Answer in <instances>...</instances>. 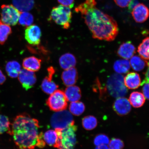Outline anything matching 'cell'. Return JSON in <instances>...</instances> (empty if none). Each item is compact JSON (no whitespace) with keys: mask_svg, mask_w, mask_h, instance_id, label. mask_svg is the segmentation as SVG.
I'll return each mask as SVG.
<instances>
[{"mask_svg":"<svg viewBox=\"0 0 149 149\" xmlns=\"http://www.w3.org/2000/svg\"><path fill=\"white\" fill-rule=\"evenodd\" d=\"M61 77L63 83L66 86L73 85L78 79L77 70L74 67L65 70L61 74Z\"/></svg>","mask_w":149,"mask_h":149,"instance_id":"cell-15","label":"cell"},{"mask_svg":"<svg viewBox=\"0 0 149 149\" xmlns=\"http://www.w3.org/2000/svg\"><path fill=\"white\" fill-rule=\"evenodd\" d=\"M33 15L27 12L20 13L19 23L20 25L24 26L29 27L33 24Z\"/></svg>","mask_w":149,"mask_h":149,"instance_id":"cell-30","label":"cell"},{"mask_svg":"<svg viewBox=\"0 0 149 149\" xmlns=\"http://www.w3.org/2000/svg\"><path fill=\"white\" fill-rule=\"evenodd\" d=\"M137 52L143 59L149 60V37L143 40L138 48Z\"/></svg>","mask_w":149,"mask_h":149,"instance_id":"cell-25","label":"cell"},{"mask_svg":"<svg viewBox=\"0 0 149 149\" xmlns=\"http://www.w3.org/2000/svg\"><path fill=\"white\" fill-rule=\"evenodd\" d=\"M6 80V77L3 73L1 70H0V85L3 84Z\"/></svg>","mask_w":149,"mask_h":149,"instance_id":"cell-40","label":"cell"},{"mask_svg":"<svg viewBox=\"0 0 149 149\" xmlns=\"http://www.w3.org/2000/svg\"><path fill=\"white\" fill-rule=\"evenodd\" d=\"M38 121L27 113L15 118L8 132L13 136L15 144L20 149L42 148L46 146L43 133L40 130Z\"/></svg>","mask_w":149,"mask_h":149,"instance_id":"cell-1","label":"cell"},{"mask_svg":"<svg viewBox=\"0 0 149 149\" xmlns=\"http://www.w3.org/2000/svg\"><path fill=\"white\" fill-rule=\"evenodd\" d=\"M97 120L94 116H86L83 119V126L87 130H92L94 129L97 126Z\"/></svg>","mask_w":149,"mask_h":149,"instance_id":"cell-31","label":"cell"},{"mask_svg":"<svg viewBox=\"0 0 149 149\" xmlns=\"http://www.w3.org/2000/svg\"><path fill=\"white\" fill-rule=\"evenodd\" d=\"M109 149H123L124 144L123 141L118 139H112L109 143Z\"/></svg>","mask_w":149,"mask_h":149,"instance_id":"cell-34","label":"cell"},{"mask_svg":"<svg viewBox=\"0 0 149 149\" xmlns=\"http://www.w3.org/2000/svg\"><path fill=\"white\" fill-rule=\"evenodd\" d=\"M132 0H114L115 2L121 8H125L128 6Z\"/></svg>","mask_w":149,"mask_h":149,"instance_id":"cell-36","label":"cell"},{"mask_svg":"<svg viewBox=\"0 0 149 149\" xmlns=\"http://www.w3.org/2000/svg\"><path fill=\"white\" fill-rule=\"evenodd\" d=\"M41 36V31L38 26L35 25H31L26 29L25 38L29 44L33 45L40 44Z\"/></svg>","mask_w":149,"mask_h":149,"instance_id":"cell-12","label":"cell"},{"mask_svg":"<svg viewBox=\"0 0 149 149\" xmlns=\"http://www.w3.org/2000/svg\"><path fill=\"white\" fill-rule=\"evenodd\" d=\"M124 83L126 87L128 89H137L141 85V78L136 72H129L124 77Z\"/></svg>","mask_w":149,"mask_h":149,"instance_id":"cell-16","label":"cell"},{"mask_svg":"<svg viewBox=\"0 0 149 149\" xmlns=\"http://www.w3.org/2000/svg\"><path fill=\"white\" fill-rule=\"evenodd\" d=\"M113 108L117 114L120 116H124L130 113L131 109V104L127 99L119 97L113 103Z\"/></svg>","mask_w":149,"mask_h":149,"instance_id":"cell-14","label":"cell"},{"mask_svg":"<svg viewBox=\"0 0 149 149\" xmlns=\"http://www.w3.org/2000/svg\"><path fill=\"white\" fill-rule=\"evenodd\" d=\"M96 4L95 0H86L84 2L76 7L74 10L76 13H81L82 15L88 9L95 7Z\"/></svg>","mask_w":149,"mask_h":149,"instance_id":"cell-29","label":"cell"},{"mask_svg":"<svg viewBox=\"0 0 149 149\" xmlns=\"http://www.w3.org/2000/svg\"><path fill=\"white\" fill-rule=\"evenodd\" d=\"M109 140L107 135L104 134H100L95 137L94 144L96 146L100 145H107L109 144Z\"/></svg>","mask_w":149,"mask_h":149,"instance_id":"cell-33","label":"cell"},{"mask_svg":"<svg viewBox=\"0 0 149 149\" xmlns=\"http://www.w3.org/2000/svg\"><path fill=\"white\" fill-rule=\"evenodd\" d=\"M48 75L43 80L41 84V88L47 94H51L55 92L58 87V86L53 81L54 74L55 71L53 67L47 68Z\"/></svg>","mask_w":149,"mask_h":149,"instance_id":"cell-9","label":"cell"},{"mask_svg":"<svg viewBox=\"0 0 149 149\" xmlns=\"http://www.w3.org/2000/svg\"><path fill=\"white\" fill-rule=\"evenodd\" d=\"M14 6L20 13L31 10L34 5V0H13Z\"/></svg>","mask_w":149,"mask_h":149,"instance_id":"cell-21","label":"cell"},{"mask_svg":"<svg viewBox=\"0 0 149 149\" xmlns=\"http://www.w3.org/2000/svg\"><path fill=\"white\" fill-rule=\"evenodd\" d=\"M106 89L109 94L115 98L123 97L128 92L125 85L124 76L119 74H112L108 79Z\"/></svg>","mask_w":149,"mask_h":149,"instance_id":"cell-3","label":"cell"},{"mask_svg":"<svg viewBox=\"0 0 149 149\" xmlns=\"http://www.w3.org/2000/svg\"><path fill=\"white\" fill-rule=\"evenodd\" d=\"M65 94L67 100L70 102L79 101L81 97V91L79 87L70 86L65 89Z\"/></svg>","mask_w":149,"mask_h":149,"instance_id":"cell-19","label":"cell"},{"mask_svg":"<svg viewBox=\"0 0 149 149\" xmlns=\"http://www.w3.org/2000/svg\"><path fill=\"white\" fill-rule=\"evenodd\" d=\"M51 125L55 130H62L74 124L70 112L64 110L56 111L52 115L50 120Z\"/></svg>","mask_w":149,"mask_h":149,"instance_id":"cell-5","label":"cell"},{"mask_svg":"<svg viewBox=\"0 0 149 149\" xmlns=\"http://www.w3.org/2000/svg\"><path fill=\"white\" fill-rule=\"evenodd\" d=\"M77 126H70L61 130V141L62 149L73 148L77 143L76 132Z\"/></svg>","mask_w":149,"mask_h":149,"instance_id":"cell-8","label":"cell"},{"mask_svg":"<svg viewBox=\"0 0 149 149\" xmlns=\"http://www.w3.org/2000/svg\"><path fill=\"white\" fill-rule=\"evenodd\" d=\"M1 9V21L2 23L8 25H15L21 13L12 5H3Z\"/></svg>","mask_w":149,"mask_h":149,"instance_id":"cell-7","label":"cell"},{"mask_svg":"<svg viewBox=\"0 0 149 149\" xmlns=\"http://www.w3.org/2000/svg\"><path fill=\"white\" fill-rule=\"evenodd\" d=\"M130 65L127 59H120L115 61L113 65V70L117 74H125L129 70Z\"/></svg>","mask_w":149,"mask_h":149,"instance_id":"cell-24","label":"cell"},{"mask_svg":"<svg viewBox=\"0 0 149 149\" xmlns=\"http://www.w3.org/2000/svg\"><path fill=\"white\" fill-rule=\"evenodd\" d=\"M143 85H144L142 89L143 95L145 98L149 100V83H145Z\"/></svg>","mask_w":149,"mask_h":149,"instance_id":"cell-37","label":"cell"},{"mask_svg":"<svg viewBox=\"0 0 149 149\" xmlns=\"http://www.w3.org/2000/svg\"><path fill=\"white\" fill-rule=\"evenodd\" d=\"M40 59L34 56L26 58L23 61V66L25 69L32 72L38 71L41 67Z\"/></svg>","mask_w":149,"mask_h":149,"instance_id":"cell-18","label":"cell"},{"mask_svg":"<svg viewBox=\"0 0 149 149\" xmlns=\"http://www.w3.org/2000/svg\"><path fill=\"white\" fill-rule=\"evenodd\" d=\"M143 59L137 56H134L131 57L130 64L134 70L139 72L144 69L146 64V61Z\"/></svg>","mask_w":149,"mask_h":149,"instance_id":"cell-26","label":"cell"},{"mask_svg":"<svg viewBox=\"0 0 149 149\" xmlns=\"http://www.w3.org/2000/svg\"><path fill=\"white\" fill-rule=\"evenodd\" d=\"M61 130H49L43 135L45 142L48 145L58 149H62L61 141Z\"/></svg>","mask_w":149,"mask_h":149,"instance_id":"cell-10","label":"cell"},{"mask_svg":"<svg viewBox=\"0 0 149 149\" xmlns=\"http://www.w3.org/2000/svg\"><path fill=\"white\" fill-rule=\"evenodd\" d=\"M146 64L148 65V68L145 74V79L143 80L141 85L145 83H149V61H146Z\"/></svg>","mask_w":149,"mask_h":149,"instance_id":"cell-38","label":"cell"},{"mask_svg":"<svg viewBox=\"0 0 149 149\" xmlns=\"http://www.w3.org/2000/svg\"><path fill=\"white\" fill-rule=\"evenodd\" d=\"M70 149H74L73 148Z\"/></svg>","mask_w":149,"mask_h":149,"instance_id":"cell-42","label":"cell"},{"mask_svg":"<svg viewBox=\"0 0 149 149\" xmlns=\"http://www.w3.org/2000/svg\"><path fill=\"white\" fill-rule=\"evenodd\" d=\"M139 2L137 0H132L130 2L128 5V9L130 11H131L133 10V9L136 6V5L138 4Z\"/></svg>","mask_w":149,"mask_h":149,"instance_id":"cell-39","label":"cell"},{"mask_svg":"<svg viewBox=\"0 0 149 149\" xmlns=\"http://www.w3.org/2000/svg\"><path fill=\"white\" fill-rule=\"evenodd\" d=\"M72 17L70 8L60 5L52 9L49 19L61 26L64 29H68L70 26Z\"/></svg>","mask_w":149,"mask_h":149,"instance_id":"cell-4","label":"cell"},{"mask_svg":"<svg viewBox=\"0 0 149 149\" xmlns=\"http://www.w3.org/2000/svg\"><path fill=\"white\" fill-rule=\"evenodd\" d=\"M95 149H109V147L107 145H100L99 146H97Z\"/></svg>","mask_w":149,"mask_h":149,"instance_id":"cell-41","label":"cell"},{"mask_svg":"<svg viewBox=\"0 0 149 149\" xmlns=\"http://www.w3.org/2000/svg\"><path fill=\"white\" fill-rule=\"evenodd\" d=\"M57 1L61 5L70 8L74 6V0H57Z\"/></svg>","mask_w":149,"mask_h":149,"instance_id":"cell-35","label":"cell"},{"mask_svg":"<svg viewBox=\"0 0 149 149\" xmlns=\"http://www.w3.org/2000/svg\"><path fill=\"white\" fill-rule=\"evenodd\" d=\"M68 102L64 92L61 90H57L51 94L46 103L51 110L56 112L66 109Z\"/></svg>","mask_w":149,"mask_h":149,"instance_id":"cell-6","label":"cell"},{"mask_svg":"<svg viewBox=\"0 0 149 149\" xmlns=\"http://www.w3.org/2000/svg\"><path fill=\"white\" fill-rule=\"evenodd\" d=\"M18 77L19 81L22 86L26 91L32 88L37 81L34 72L25 69L20 71Z\"/></svg>","mask_w":149,"mask_h":149,"instance_id":"cell-11","label":"cell"},{"mask_svg":"<svg viewBox=\"0 0 149 149\" xmlns=\"http://www.w3.org/2000/svg\"><path fill=\"white\" fill-rule=\"evenodd\" d=\"M59 64L63 69L66 70L73 68L76 64V60L74 55L66 53L61 56L59 59Z\"/></svg>","mask_w":149,"mask_h":149,"instance_id":"cell-20","label":"cell"},{"mask_svg":"<svg viewBox=\"0 0 149 149\" xmlns=\"http://www.w3.org/2000/svg\"><path fill=\"white\" fill-rule=\"evenodd\" d=\"M12 32V29L10 26L2 23L0 20V44L5 43Z\"/></svg>","mask_w":149,"mask_h":149,"instance_id":"cell-27","label":"cell"},{"mask_svg":"<svg viewBox=\"0 0 149 149\" xmlns=\"http://www.w3.org/2000/svg\"><path fill=\"white\" fill-rule=\"evenodd\" d=\"M145 100L144 95L140 92H134L130 95L129 102L134 107L139 108L142 107L145 103Z\"/></svg>","mask_w":149,"mask_h":149,"instance_id":"cell-23","label":"cell"},{"mask_svg":"<svg viewBox=\"0 0 149 149\" xmlns=\"http://www.w3.org/2000/svg\"><path fill=\"white\" fill-rule=\"evenodd\" d=\"M85 106L82 102H75L70 104L69 109L71 113L76 116L81 115L85 110Z\"/></svg>","mask_w":149,"mask_h":149,"instance_id":"cell-28","label":"cell"},{"mask_svg":"<svg viewBox=\"0 0 149 149\" xmlns=\"http://www.w3.org/2000/svg\"><path fill=\"white\" fill-rule=\"evenodd\" d=\"M132 15L136 22L142 23L149 17V9L143 3H139L132 10Z\"/></svg>","mask_w":149,"mask_h":149,"instance_id":"cell-13","label":"cell"},{"mask_svg":"<svg viewBox=\"0 0 149 149\" xmlns=\"http://www.w3.org/2000/svg\"><path fill=\"white\" fill-rule=\"evenodd\" d=\"M81 15L94 38L112 41L116 38L118 33V25L111 16L96 7L88 9Z\"/></svg>","mask_w":149,"mask_h":149,"instance_id":"cell-2","label":"cell"},{"mask_svg":"<svg viewBox=\"0 0 149 149\" xmlns=\"http://www.w3.org/2000/svg\"><path fill=\"white\" fill-rule=\"evenodd\" d=\"M11 124L8 117L0 114V134L6 132L8 133L10 130Z\"/></svg>","mask_w":149,"mask_h":149,"instance_id":"cell-32","label":"cell"},{"mask_svg":"<svg viewBox=\"0 0 149 149\" xmlns=\"http://www.w3.org/2000/svg\"><path fill=\"white\" fill-rule=\"evenodd\" d=\"M136 48L131 42H124L120 46L117 54L119 56L125 59H129L135 53Z\"/></svg>","mask_w":149,"mask_h":149,"instance_id":"cell-17","label":"cell"},{"mask_svg":"<svg viewBox=\"0 0 149 149\" xmlns=\"http://www.w3.org/2000/svg\"><path fill=\"white\" fill-rule=\"evenodd\" d=\"M21 70L20 64L16 61H9L6 65V70L9 77L11 78L18 77Z\"/></svg>","mask_w":149,"mask_h":149,"instance_id":"cell-22","label":"cell"}]
</instances>
